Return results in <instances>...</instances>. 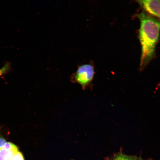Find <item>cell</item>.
<instances>
[{
  "instance_id": "6da1fadb",
  "label": "cell",
  "mask_w": 160,
  "mask_h": 160,
  "mask_svg": "<svg viewBox=\"0 0 160 160\" xmlns=\"http://www.w3.org/2000/svg\"><path fill=\"white\" fill-rule=\"evenodd\" d=\"M140 22L139 39L141 46L139 71H142L155 57L160 31V21L147 13L137 15Z\"/></svg>"
},
{
  "instance_id": "7a4b0ae2",
  "label": "cell",
  "mask_w": 160,
  "mask_h": 160,
  "mask_svg": "<svg viewBox=\"0 0 160 160\" xmlns=\"http://www.w3.org/2000/svg\"><path fill=\"white\" fill-rule=\"evenodd\" d=\"M95 74L94 66L90 63L84 64L78 66L77 69L70 78L73 83L80 84L82 89H92V82Z\"/></svg>"
},
{
  "instance_id": "3957f363",
  "label": "cell",
  "mask_w": 160,
  "mask_h": 160,
  "mask_svg": "<svg viewBox=\"0 0 160 160\" xmlns=\"http://www.w3.org/2000/svg\"><path fill=\"white\" fill-rule=\"evenodd\" d=\"M137 2L147 13L160 20V0H142Z\"/></svg>"
},
{
  "instance_id": "277c9868",
  "label": "cell",
  "mask_w": 160,
  "mask_h": 160,
  "mask_svg": "<svg viewBox=\"0 0 160 160\" xmlns=\"http://www.w3.org/2000/svg\"><path fill=\"white\" fill-rule=\"evenodd\" d=\"M18 150L16 145L12 143L7 142L5 145L0 149V160H9Z\"/></svg>"
},
{
  "instance_id": "5b68a950",
  "label": "cell",
  "mask_w": 160,
  "mask_h": 160,
  "mask_svg": "<svg viewBox=\"0 0 160 160\" xmlns=\"http://www.w3.org/2000/svg\"><path fill=\"white\" fill-rule=\"evenodd\" d=\"M137 157L129 156L121 152L116 155L113 160H135Z\"/></svg>"
},
{
  "instance_id": "8992f818",
  "label": "cell",
  "mask_w": 160,
  "mask_h": 160,
  "mask_svg": "<svg viewBox=\"0 0 160 160\" xmlns=\"http://www.w3.org/2000/svg\"><path fill=\"white\" fill-rule=\"evenodd\" d=\"M9 160H25L22 153L18 150L17 151Z\"/></svg>"
},
{
  "instance_id": "52a82bcc",
  "label": "cell",
  "mask_w": 160,
  "mask_h": 160,
  "mask_svg": "<svg viewBox=\"0 0 160 160\" xmlns=\"http://www.w3.org/2000/svg\"><path fill=\"white\" fill-rule=\"evenodd\" d=\"M10 67V64L7 63L0 69V76L3 75L8 71Z\"/></svg>"
},
{
  "instance_id": "ba28073f",
  "label": "cell",
  "mask_w": 160,
  "mask_h": 160,
  "mask_svg": "<svg viewBox=\"0 0 160 160\" xmlns=\"http://www.w3.org/2000/svg\"><path fill=\"white\" fill-rule=\"evenodd\" d=\"M7 142L2 137H0V149L4 147L6 144Z\"/></svg>"
},
{
  "instance_id": "9c48e42d",
  "label": "cell",
  "mask_w": 160,
  "mask_h": 160,
  "mask_svg": "<svg viewBox=\"0 0 160 160\" xmlns=\"http://www.w3.org/2000/svg\"><path fill=\"white\" fill-rule=\"evenodd\" d=\"M135 160H153L152 159H143L140 156L137 157Z\"/></svg>"
}]
</instances>
